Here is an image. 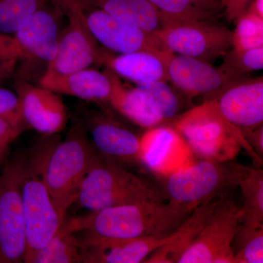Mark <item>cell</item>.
<instances>
[{
  "label": "cell",
  "instance_id": "20",
  "mask_svg": "<svg viewBox=\"0 0 263 263\" xmlns=\"http://www.w3.org/2000/svg\"><path fill=\"white\" fill-rule=\"evenodd\" d=\"M217 200L205 202L194 209L190 216L166 237L163 245L156 249L145 262L177 263L210 219Z\"/></svg>",
  "mask_w": 263,
  "mask_h": 263
},
{
  "label": "cell",
  "instance_id": "5",
  "mask_svg": "<svg viewBox=\"0 0 263 263\" xmlns=\"http://www.w3.org/2000/svg\"><path fill=\"white\" fill-rule=\"evenodd\" d=\"M176 127L190 148L205 160H231L243 146L249 148L259 162L239 128L230 124L219 113L214 99L183 114Z\"/></svg>",
  "mask_w": 263,
  "mask_h": 263
},
{
  "label": "cell",
  "instance_id": "22",
  "mask_svg": "<svg viewBox=\"0 0 263 263\" xmlns=\"http://www.w3.org/2000/svg\"><path fill=\"white\" fill-rule=\"evenodd\" d=\"M147 32H157L168 20L148 0H81Z\"/></svg>",
  "mask_w": 263,
  "mask_h": 263
},
{
  "label": "cell",
  "instance_id": "25",
  "mask_svg": "<svg viewBox=\"0 0 263 263\" xmlns=\"http://www.w3.org/2000/svg\"><path fill=\"white\" fill-rule=\"evenodd\" d=\"M148 1L168 21H212L220 8L216 0Z\"/></svg>",
  "mask_w": 263,
  "mask_h": 263
},
{
  "label": "cell",
  "instance_id": "24",
  "mask_svg": "<svg viewBox=\"0 0 263 263\" xmlns=\"http://www.w3.org/2000/svg\"><path fill=\"white\" fill-rule=\"evenodd\" d=\"M243 204L240 224L251 228H263V171L249 168L240 179Z\"/></svg>",
  "mask_w": 263,
  "mask_h": 263
},
{
  "label": "cell",
  "instance_id": "2",
  "mask_svg": "<svg viewBox=\"0 0 263 263\" xmlns=\"http://www.w3.org/2000/svg\"><path fill=\"white\" fill-rule=\"evenodd\" d=\"M54 143L43 142L27 154L22 188L27 239L26 263H31L36 252L56 234L65 219L57 210L45 180L46 160Z\"/></svg>",
  "mask_w": 263,
  "mask_h": 263
},
{
  "label": "cell",
  "instance_id": "36",
  "mask_svg": "<svg viewBox=\"0 0 263 263\" xmlns=\"http://www.w3.org/2000/svg\"><path fill=\"white\" fill-rule=\"evenodd\" d=\"M249 12L263 18V0H254Z\"/></svg>",
  "mask_w": 263,
  "mask_h": 263
},
{
  "label": "cell",
  "instance_id": "32",
  "mask_svg": "<svg viewBox=\"0 0 263 263\" xmlns=\"http://www.w3.org/2000/svg\"><path fill=\"white\" fill-rule=\"evenodd\" d=\"M27 127L20 121L0 118V163L4 159L12 142Z\"/></svg>",
  "mask_w": 263,
  "mask_h": 263
},
{
  "label": "cell",
  "instance_id": "13",
  "mask_svg": "<svg viewBox=\"0 0 263 263\" xmlns=\"http://www.w3.org/2000/svg\"><path fill=\"white\" fill-rule=\"evenodd\" d=\"M15 89L27 126L48 136L56 135L65 128L67 110L59 94L24 80L15 81Z\"/></svg>",
  "mask_w": 263,
  "mask_h": 263
},
{
  "label": "cell",
  "instance_id": "17",
  "mask_svg": "<svg viewBox=\"0 0 263 263\" xmlns=\"http://www.w3.org/2000/svg\"><path fill=\"white\" fill-rule=\"evenodd\" d=\"M174 53L171 52L141 51L113 54L101 49L100 64L106 66L114 74L136 85L154 81H169L167 65Z\"/></svg>",
  "mask_w": 263,
  "mask_h": 263
},
{
  "label": "cell",
  "instance_id": "8",
  "mask_svg": "<svg viewBox=\"0 0 263 263\" xmlns=\"http://www.w3.org/2000/svg\"><path fill=\"white\" fill-rule=\"evenodd\" d=\"M66 17L58 51L44 75L61 76L100 64L101 49L90 32L80 0H49Z\"/></svg>",
  "mask_w": 263,
  "mask_h": 263
},
{
  "label": "cell",
  "instance_id": "37",
  "mask_svg": "<svg viewBox=\"0 0 263 263\" xmlns=\"http://www.w3.org/2000/svg\"><path fill=\"white\" fill-rule=\"evenodd\" d=\"M3 75H4V72H3V71L0 70V78H3Z\"/></svg>",
  "mask_w": 263,
  "mask_h": 263
},
{
  "label": "cell",
  "instance_id": "3",
  "mask_svg": "<svg viewBox=\"0 0 263 263\" xmlns=\"http://www.w3.org/2000/svg\"><path fill=\"white\" fill-rule=\"evenodd\" d=\"M163 201L157 190L112 160L95 154L76 202L91 212L117 205Z\"/></svg>",
  "mask_w": 263,
  "mask_h": 263
},
{
  "label": "cell",
  "instance_id": "15",
  "mask_svg": "<svg viewBox=\"0 0 263 263\" xmlns=\"http://www.w3.org/2000/svg\"><path fill=\"white\" fill-rule=\"evenodd\" d=\"M165 237L117 239L79 236L84 263H140L163 245Z\"/></svg>",
  "mask_w": 263,
  "mask_h": 263
},
{
  "label": "cell",
  "instance_id": "1",
  "mask_svg": "<svg viewBox=\"0 0 263 263\" xmlns=\"http://www.w3.org/2000/svg\"><path fill=\"white\" fill-rule=\"evenodd\" d=\"M169 200L117 205L64 220L67 228L82 235L117 239L165 237L194 210Z\"/></svg>",
  "mask_w": 263,
  "mask_h": 263
},
{
  "label": "cell",
  "instance_id": "7",
  "mask_svg": "<svg viewBox=\"0 0 263 263\" xmlns=\"http://www.w3.org/2000/svg\"><path fill=\"white\" fill-rule=\"evenodd\" d=\"M27 154L8 161L0 174V263L23 262L27 249L22 181Z\"/></svg>",
  "mask_w": 263,
  "mask_h": 263
},
{
  "label": "cell",
  "instance_id": "33",
  "mask_svg": "<svg viewBox=\"0 0 263 263\" xmlns=\"http://www.w3.org/2000/svg\"><path fill=\"white\" fill-rule=\"evenodd\" d=\"M0 118L24 122L18 95L2 87H0Z\"/></svg>",
  "mask_w": 263,
  "mask_h": 263
},
{
  "label": "cell",
  "instance_id": "14",
  "mask_svg": "<svg viewBox=\"0 0 263 263\" xmlns=\"http://www.w3.org/2000/svg\"><path fill=\"white\" fill-rule=\"evenodd\" d=\"M214 100L221 115L240 129L262 125V77L237 81Z\"/></svg>",
  "mask_w": 263,
  "mask_h": 263
},
{
  "label": "cell",
  "instance_id": "26",
  "mask_svg": "<svg viewBox=\"0 0 263 263\" xmlns=\"http://www.w3.org/2000/svg\"><path fill=\"white\" fill-rule=\"evenodd\" d=\"M144 141L146 148L143 152V161L150 169L158 171L162 168L179 141V135L171 128L154 127L147 133Z\"/></svg>",
  "mask_w": 263,
  "mask_h": 263
},
{
  "label": "cell",
  "instance_id": "35",
  "mask_svg": "<svg viewBox=\"0 0 263 263\" xmlns=\"http://www.w3.org/2000/svg\"><path fill=\"white\" fill-rule=\"evenodd\" d=\"M249 0H221L226 8V14L229 21L237 20L245 13V6Z\"/></svg>",
  "mask_w": 263,
  "mask_h": 263
},
{
  "label": "cell",
  "instance_id": "28",
  "mask_svg": "<svg viewBox=\"0 0 263 263\" xmlns=\"http://www.w3.org/2000/svg\"><path fill=\"white\" fill-rule=\"evenodd\" d=\"M235 263L263 262V228L240 224L233 240Z\"/></svg>",
  "mask_w": 263,
  "mask_h": 263
},
{
  "label": "cell",
  "instance_id": "16",
  "mask_svg": "<svg viewBox=\"0 0 263 263\" xmlns=\"http://www.w3.org/2000/svg\"><path fill=\"white\" fill-rule=\"evenodd\" d=\"M52 48L47 29L42 22L29 17L15 32H0V67L10 69L18 61L47 62Z\"/></svg>",
  "mask_w": 263,
  "mask_h": 263
},
{
  "label": "cell",
  "instance_id": "21",
  "mask_svg": "<svg viewBox=\"0 0 263 263\" xmlns=\"http://www.w3.org/2000/svg\"><path fill=\"white\" fill-rule=\"evenodd\" d=\"M108 71L112 82L108 102L114 108L142 127L154 128L164 122L141 89L136 86L129 87L122 83L119 76Z\"/></svg>",
  "mask_w": 263,
  "mask_h": 263
},
{
  "label": "cell",
  "instance_id": "11",
  "mask_svg": "<svg viewBox=\"0 0 263 263\" xmlns=\"http://www.w3.org/2000/svg\"><path fill=\"white\" fill-rule=\"evenodd\" d=\"M80 2L90 32L105 49L118 54L141 51L170 52L155 33L147 32Z\"/></svg>",
  "mask_w": 263,
  "mask_h": 263
},
{
  "label": "cell",
  "instance_id": "4",
  "mask_svg": "<svg viewBox=\"0 0 263 263\" xmlns=\"http://www.w3.org/2000/svg\"><path fill=\"white\" fill-rule=\"evenodd\" d=\"M84 123H78L63 141L52 146L45 167V180L57 210L65 218L75 203L81 183L95 155Z\"/></svg>",
  "mask_w": 263,
  "mask_h": 263
},
{
  "label": "cell",
  "instance_id": "29",
  "mask_svg": "<svg viewBox=\"0 0 263 263\" xmlns=\"http://www.w3.org/2000/svg\"><path fill=\"white\" fill-rule=\"evenodd\" d=\"M136 86L146 95L162 120L172 119L177 115L179 109V100L167 81H154L136 85Z\"/></svg>",
  "mask_w": 263,
  "mask_h": 263
},
{
  "label": "cell",
  "instance_id": "19",
  "mask_svg": "<svg viewBox=\"0 0 263 263\" xmlns=\"http://www.w3.org/2000/svg\"><path fill=\"white\" fill-rule=\"evenodd\" d=\"M39 85L59 95H70L91 102H108L112 91L108 70L100 72L91 67L66 75L43 74Z\"/></svg>",
  "mask_w": 263,
  "mask_h": 263
},
{
  "label": "cell",
  "instance_id": "30",
  "mask_svg": "<svg viewBox=\"0 0 263 263\" xmlns=\"http://www.w3.org/2000/svg\"><path fill=\"white\" fill-rule=\"evenodd\" d=\"M263 47V18L245 12L237 19L233 48L238 51Z\"/></svg>",
  "mask_w": 263,
  "mask_h": 263
},
{
  "label": "cell",
  "instance_id": "10",
  "mask_svg": "<svg viewBox=\"0 0 263 263\" xmlns=\"http://www.w3.org/2000/svg\"><path fill=\"white\" fill-rule=\"evenodd\" d=\"M155 34L171 53L209 63L233 48V32L212 21L170 20Z\"/></svg>",
  "mask_w": 263,
  "mask_h": 263
},
{
  "label": "cell",
  "instance_id": "23",
  "mask_svg": "<svg viewBox=\"0 0 263 263\" xmlns=\"http://www.w3.org/2000/svg\"><path fill=\"white\" fill-rule=\"evenodd\" d=\"M82 247L79 235L62 222L56 234L38 250L31 263H81Z\"/></svg>",
  "mask_w": 263,
  "mask_h": 263
},
{
  "label": "cell",
  "instance_id": "18",
  "mask_svg": "<svg viewBox=\"0 0 263 263\" xmlns=\"http://www.w3.org/2000/svg\"><path fill=\"white\" fill-rule=\"evenodd\" d=\"M84 124L100 155L112 160H131L141 154V139L111 118L95 112L86 117Z\"/></svg>",
  "mask_w": 263,
  "mask_h": 263
},
{
  "label": "cell",
  "instance_id": "12",
  "mask_svg": "<svg viewBox=\"0 0 263 263\" xmlns=\"http://www.w3.org/2000/svg\"><path fill=\"white\" fill-rule=\"evenodd\" d=\"M167 72L169 81L180 91L190 98L202 96L206 100L215 99L230 85L242 80L220 67L214 68L209 62L174 53L170 59Z\"/></svg>",
  "mask_w": 263,
  "mask_h": 263
},
{
  "label": "cell",
  "instance_id": "31",
  "mask_svg": "<svg viewBox=\"0 0 263 263\" xmlns=\"http://www.w3.org/2000/svg\"><path fill=\"white\" fill-rule=\"evenodd\" d=\"M224 57L220 68L236 79H243L245 74L263 68V47L243 51L232 48Z\"/></svg>",
  "mask_w": 263,
  "mask_h": 263
},
{
  "label": "cell",
  "instance_id": "9",
  "mask_svg": "<svg viewBox=\"0 0 263 263\" xmlns=\"http://www.w3.org/2000/svg\"><path fill=\"white\" fill-rule=\"evenodd\" d=\"M240 217L241 208L232 195L219 199L200 235L177 263H235L233 242Z\"/></svg>",
  "mask_w": 263,
  "mask_h": 263
},
{
  "label": "cell",
  "instance_id": "34",
  "mask_svg": "<svg viewBox=\"0 0 263 263\" xmlns=\"http://www.w3.org/2000/svg\"><path fill=\"white\" fill-rule=\"evenodd\" d=\"M243 138L249 147L258 157L259 160L263 157V127L259 126L254 129H240ZM262 161V160H260Z\"/></svg>",
  "mask_w": 263,
  "mask_h": 263
},
{
  "label": "cell",
  "instance_id": "27",
  "mask_svg": "<svg viewBox=\"0 0 263 263\" xmlns=\"http://www.w3.org/2000/svg\"><path fill=\"white\" fill-rule=\"evenodd\" d=\"M48 0H0V32H15Z\"/></svg>",
  "mask_w": 263,
  "mask_h": 263
},
{
  "label": "cell",
  "instance_id": "6",
  "mask_svg": "<svg viewBox=\"0 0 263 263\" xmlns=\"http://www.w3.org/2000/svg\"><path fill=\"white\" fill-rule=\"evenodd\" d=\"M248 167L231 161H200L171 174L165 183L169 200L196 208L231 195Z\"/></svg>",
  "mask_w": 263,
  "mask_h": 263
}]
</instances>
